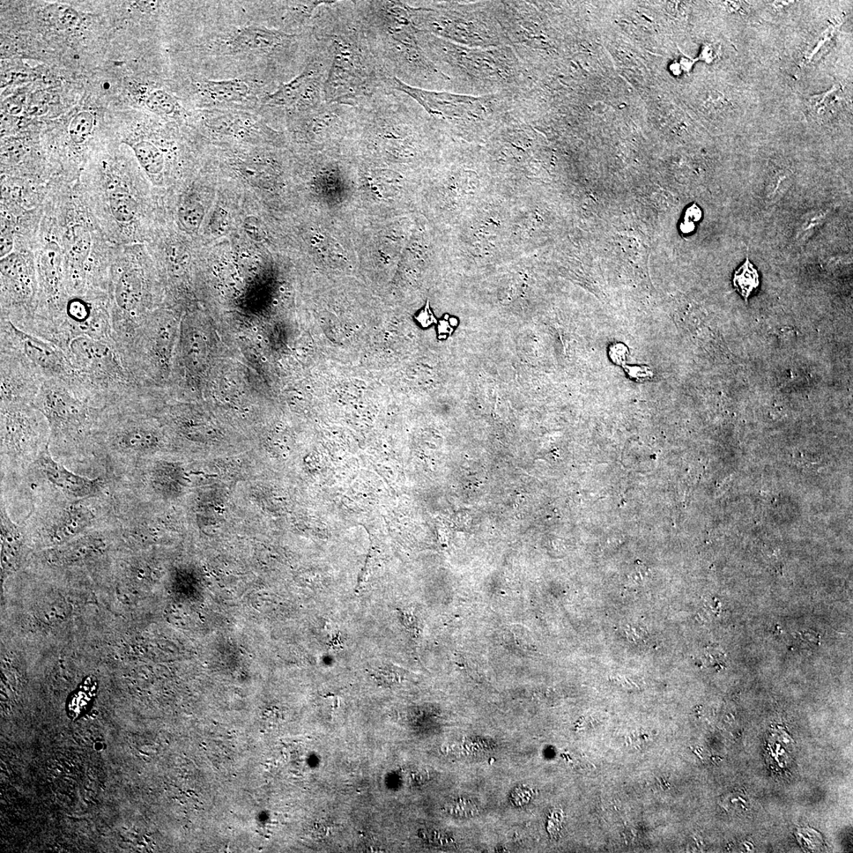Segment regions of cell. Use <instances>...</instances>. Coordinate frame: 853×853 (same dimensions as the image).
I'll return each instance as SVG.
<instances>
[{
  "mask_svg": "<svg viewBox=\"0 0 853 853\" xmlns=\"http://www.w3.org/2000/svg\"><path fill=\"white\" fill-rule=\"evenodd\" d=\"M241 174L252 182H261L270 179L273 173L269 163L261 159H251L241 163L239 166Z\"/></svg>",
  "mask_w": 853,
  "mask_h": 853,
  "instance_id": "cell-20",
  "label": "cell"
},
{
  "mask_svg": "<svg viewBox=\"0 0 853 853\" xmlns=\"http://www.w3.org/2000/svg\"><path fill=\"white\" fill-rule=\"evenodd\" d=\"M0 341L17 348L46 380H71L75 377L71 363L61 348L19 329L4 318L0 323Z\"/></svg>",
  "mask_w": 853,
  "mask_h": 853,
  "instance_id": "cell-6",
  "label": "cell"
},
{
  "mask_svg": "<svg viewBox=\"0 0 853 853\" xmlns=\"http://www.w3.org/2000/svg\"><path fill=\"white\" fill-rule=\"evenodd\" d=\"M257 339H258V340H263V337H262L261 335H257Z\"/></svg>",
  "mask_w": 853,
  "mask_h": 853,
  "instance_id": "cell-33",
  "label": "cell"
},
{
  "mask_svg": "<svg viewBox=\"0 0 853 853\" xmlns=\"http://www.w3.org/2000/svg\"><path fill=\"white\" fill-rule=\"evenodd\" d=\"M395 83L398 90L413 96L431 115L455 118H476L484 112V104L479 99L448 93L421 91L419 89L408 86L396 78Z\"/></svg>",
  "mask_w": 853,
  "mask_h": 853,
  "instance_id": "cell-10",
  "label": "cell"
},
{
  "mask_svg": "<svg viewBox=\"0 0 853 853\" xmlns=\"http://www.w3.org/2000/svg\"><path fill=\"white\" fill-rule=\"evenodd\" d=\"M145 105L152 113L162 116L175 115L180 108L173 96L161 90H156L148 94Z\"/></svg>",
  "mask_w": 853,
  "mask_h": 853,
  "instance_id": "cell-17",
  "label": "cell"
},
{
  "mask_svg": "<svg viewBox=\"0 0 853 853\" xmlns=\"http://www.w3.org/2000/svg\"><path fill=\"white\" fill-rule=\"evenodd\" d=\"M198 116L199 124L204 128L226 136H251L267 128L261 118L241 110L205 109Z\"/></svg>",
  "mask_w": 853,
  "mask_h": 853,
  "instance_id": "cell-11",
  "label": "cell"
},
{
  "mask_svg": "<svg viewBox=\"0 0 853 853\" xmlns=\"http://www.w3.org/2000/svg\"><path fill=\"white\" fill-rule=\"evenodd\" d=\"M357 33L339 36L335 41V55L329 78L325 84V96L333 101L365 95L380 84L374 61H369Z\"/></svg>",
  "mask_w": 853,
  "mask_h": 853,
  "instance_id": "cell-5",
  "label": "cell"
},
{
  "mask_svg": "<svg viewBox=\"0 0 853 853\" xmlns=\"http://www.w3.org/2000/svg\"><path fill=\"white\" fill-rule=\"evenodd\" d=\"M34 405L48 421L51 455L94 458V435L103 408L90 391L73 380H47Z\"/></svg>",
  "mask_w": 853,
  "mask_h": 853,
  "instance_id": "cell-1",
  "label": "cell"
},
{
  "mask_svg": "<svg viewBox=\"0 0 853 853\" xmlns=\"http://www.w3.org/2000/svg\"><path fill=\"white\" fill-rule=\"evenodd\" d=\"M610 357L617 365H624L626 361L628 350L622 344L614 345L610 348Z\"/></svg>",
  "mask_w": 853,
  "mask_h": 853,
  "instance_id": "cell-25",
  "label": "cell"
},
{
  "mask_svg": "<svg viewBox=\"0 0 853 853\" xmlns=\"http://www.w3.org/2000/svg\"><path fill=\"white\" fill-rule=\"evenodd\" d=\"M32 468L41 474L49 487L73 500L101 496L108 493L112 488V478L107 473L91 479L66 468L51 455L49 445L41 452Z\"/></svg>",
  "mask_w": 853,
  "mask_h": 853,
  "instance_id": "cell-8",
  "label": "cell"
},
{
  "mask_svg": "<svg viewBox=\"0 0 853 853\" xmlns=\"http://www.w3.org/2000/svg\"><path fill=\"white\" fill-rule=\"evenodd\" d=\"M735 291L743 298L746 303L752 293L759 287L760 277L757 269L747 255L745 261L735 272L732 278Z\"/></svg>",
  "mask_w": 853,
  "mask_h": 853,
  "instance_id": "cell-14",
  "label": "cell"
},
{
  "mask_svg": "<svg viewBox=\"0 0 853 853\" xmlns=\"http://www.w3.org/2000/svg\"><path fill=\"white\" fill-rule=\"evenodd\" d=\"M262 361H263V362H266V358H262Z\"/></svg>",
  "mask_w": 853,
  "mask_h": 853,
  "instance_id": "cell-35",
  "label": "cell"
},
{
  "mask_svg": "<svg viewBox=\"0 0 853 853\" xmlns=\"http://www.w3.org/2000/svg\"><path fill=\"white\" fill-rule=\"evenodd\" d=\"M34 498V509L24 525L27 535L47 543H62L115 521L111 491L92 498L73 500L53 488Z\"/></svg>",
  "mask_w": 853,
  "mask_h": 853,
  "instance_id": "cell-2",
  "label": "cell"
},
{
  "mask_svg": "<svg viewBox=\"0 0 853 853\" xmlns=\"http://www.w3.org/2000/svg\"><path fill=\"white\" fill-rule=\"evenodd\" d=\"M204 218V210L201 204L187 203L183 204L179 211L181 224L188 231L196 232L202 224Z\"/></svg>",
  "mask_w": 853,
  "mask_h": 853,
  "instance_id": "cell-22",
  "label": "cell"
},
{
  "mask_svg": "<svg viewBox=\"0 0 853 853\" xmlns=\"http://www.w3.org/2000/svg\"><path fill=\"white\" fill-rule=\"evenodd\" d=\"M839 92V89L834 86L824 94L812 96L808 102L812 116L821 118L832 114V110L840 102Z\"/></svg>",
  "mask_w": 853,
  "mask_h": 853,
  "instance_id": "cell-18",
  "label": "cell"
},
{
  "mask_svg": "<svg viewBox=\"0 0 853 853\" xmlns=\"http://www.w3.org/2000/svg\"><path fill=\"white\" fill-rule=\"evenodd\" d=\"M65 353L75 372L71 380L90 391L101 407L136 392V380L114 343L79 336L71 340Z\"/></svg>",
  "mask_w": 853,
  "mask_h": 853,
  "instance_id": "cell-3",
  "label": "cell"
},
{
  "mask_svg": "<svg viewBox=\"0 0 853 853\" xmlns=\"http://www.w3.org/2000/svg\"><path fill=\"white\" fill-rule=\"evenodd\" d=\"M2 480L24 478L49 445L48 421L34 405H0Z\"/></svg>",
  "mask_w": 853,
  "mask_h": 853,
  "instance_id": "cell-4",
  "label": "cell"
},
{
  "mask_svg": "<svg viewBox=\"0 0 853 853\" xmlns=\"http://www.w3.org/2000/svg\"><path fill=\"white\" fill-rule=\"evenodd\" d=\"M3 105L6 112L11 115H17L21 113L22 109L21 102L17 98L7 99L4 101Z\"/></svg>",
  "mask_w": 853,
  "mask_h": 853,
  "instance_id": "cell-29",
  "label": "cell"
},
{
  "mask_svg": "<svg viewBox=\"0 0 853 853\" xmlns=\"http://www.w3.org/2000/svg\"><path fill=\"white\" fill-rule=\"evenodd\" d=\"M375 677L381 684L390 685L398 682L400 676L398 670H394L393 667H385V669L378 670Z\"/></svg>",
  "mask_w": 853,
  "mask_h": 853,
  "instance_id": "cell-24",
  "label": "cell"
},
{
  "mask_svg": "<svg viewBox=\"0 0 853 853\" xmlns=\"http://www.w3.org/2000/svg\"><path fill=\"white\" fill-rule=\"evenodd\" d=\"M140 165L148 173L156 175L162 172L165 158L157 146L148 141H140L133 146Z\"/></svg>",
  "mask_w": 853,
  "mask_h": 853,
  "instance_id": "cell-15",
  "label": "cell"
},
{
  "mask_svg": "<svg viewBox=\"0 0 853 853\" xmlns=\"http://www.w3.org/2000/svg\"><path fill=\"white\" fill-rule=\"evenodd\" d=\"M253 331H254V332H256V333H257V332H258V329H257L256 328H253Z\"/></svg>",
  "mask_w": 853,
  "mask_h": 853,
  "instance_id": "cell-34",
  "label": "cell"
},
{
  "mask_svg": "<svg viewBox=\"0 0 853 853\" xmlns=\"http://www.w3.org/2000/svg\"><path fill=\"white\" fill-rule=\"evenodd\" d=\"M402 620L403 625L409 630H413L417 627V621L414 615L410 612H402Z\"/></svg>",
  "mask_w": 853,
  "mask_h": 853,
  "instance_id": "cell-30",
  "label": "cell"
},
{
  "mask_svg": "<svg viewBox=\"0 0 853 853\" xmlns=\"http://www.w3.org/2000/svg\"><path fill=\"white\" fill-rule=\"evenodd\" d=\"M200 99L206 106H243L253 100V87L241 79H202L195 86Z\"/></svg>",
  "mask_w": 853,
  "mask_h": 853,
  "instance_id": "cell-12",
  "label": "cell"
},
{
  "mask_svg": "<svg viewBox=\"0 0 853 853\" xmlns=\"http://www.w3.org/2000/svg\"><path fill=\"white\" fill-rule=\"evenodd\" d=\"M265 343H268V340L266 339V340H265Z\"/></svg>",
  "mask_w": 853,
  "mask_h": 853,
  "instance_id": "cell-36",
  "label": "cell"
},
{
  "mask_svg": "<svg viewBox=\"0 0 853 853\" xmlns=\"http://www.w3.org/2000/svg\"><path fill=\"white\" fill-rule=\"evenodd\" d=\"M628 375L637 381H643L647 380V378H652V373L648 368L640 367H626L625 368Z\"/></svg>",
  "mask_w": 853,
  "mask_h": 853,
  "instance_id": "cell-28",
  "label": "cell"
},
{
  "mask_svg": "<svg viewBox=\"0 0 853 853\" xmlns=\"http://www.w3.org/2000/svg\"><path fill=\"white\" fill-rule=\"evenodd\" d=\"M0 403L34 405L46 380L17 348L0 341Z\"/></svg>",
  "mask_w": 853,
  "mask_h": 853,
  "instance_id": "cell-7",
  "label": "cell"
},
{
  "mask_svg": "<svg viewBox=\"0 0 853 853\" xmlns=\"http://www.w3.org/2000/svg\"><path fill=\"white\" fill-rule=\"evenodd\" d=\"M720 53V48L715 44H705L700 59L702 61L711 63L718 57Z\"/></svg>",
  "mask_w": 853,
  "mask_h": 853,
  "instance_id": "cell-26",
  "label": "cell"
},
{
  "mask_svg": "<svg viewBox=\"0 0 853 853\" xmlns=\"http://www.w3.org/2000/svg\"><path fill=\"white\" fill-rule=\"evenodd\" d=\"M191 390H192V391H195V390H196V389H195V388H191Z\"/></svg>",
  "mask_w": 853,
  "mask_h": 853,
  "instance_id": "cell-37",
  "label": "cell"
},
{
  "mask_svg": "<svg viewBox=\"0 0 853 853\" xmlns=\"http://www.w3.org/2000/svg\"><path fill=\"white\" fill-rule=\"evenodd\" d=\"M94 125L93 115L88 112L78 114L70 124L69 133L74 143L81 144L91 135Z\"/></svg>",
  "mask_w": 853,
  "mask_h": 853,
  "instance_id": "cell-21",
  "label": "cell"
},
{
  "mask_svg": "<svg viewBox=\"0 0 853 853\" xmlns=\"http://www.w3.org/2000/svg\"><path fill=\"white\" fill-rule=\"evenodd\" d=\"M701 216H702V213H701V211L700 210L699 207L694 206H692L691 208H689L687 210V211L686 213V216H685V218L687 220L685 221L690 222V223H693V221H700L701 218Z\"/></svg>",
  "mask_w": 853,
  "mask_h": 853,
  "instance_id": "cell-31",
  "label": "cell"
},
{
  "mask_svg": "<svg viewBox=\"0 0 853 853\" xmlns=\"http://www.w3.org/2000/svg\"><path fill=\"white\" fill-rule=\"evenodd\" d=\"M0 516H1L3 567L5 570H9L13 565H17L19 562L21 548L27 533L24 525H20L13 522L6 507V502L2 497Z\"/></svg>",
  "mask_w": 853,
  "mask_h": 853,
  "instance_id": "cell-13",
  "label": "cell"
},
{
  "mask_svg": "<svg viewBox=\"0 0 853 853\" xmlns=\"http://www.w3.org/2000/svg\"><path fill=\"white\" fill-rule=\"evenodd\" d=\"M71 253L74 261L83 264L90 254L91 248V237L88 230L81 226H74L71 229Z\"/></svg>",
  "mask_w": 853,
  "mask_h": 853,
  "instance_id": "cell-19",
  "label": "cell"
},
{
  "mask_svg": "<svg viewBox=\"0 0 853 853\" xmlns=\"http://www.w3.org/2000/svg\"><path fill=\"white\" fill-rule=\"evenodd\" d=\"M293 36L261 25H248L236 29L222 39L218 46L219 54L230 56L271 54L284 48Z\"/></svg>",
  "mask_w": 853,
  "mask_h": 853,
  "instance_id": "cell-9",
  "label": "cell"
},
{
  "mask_svg": "<svg viewBox=\"0 0 853 853\" xmlns=\"http://www.w3.org/2000/svg\"><path fill=\"white\" fill-rule=\"evenodd\" d=\"M1 238H0V257L1 259L11 254L14 241L10 227L6 225L5 220L1 221Z\"/></svg>",
  "mask_w": 853,
  "mask_h": 853,
  "instance_id": "cell-23",
  "label": "cell"
},
{
  "mask_svg": "<svg viewBox=\"0 0 853 853\" xmlns=\"http://www.w3.org/2000/svg\"><path fill=\"white\" fill-rule=\"evenodd\" d=\"M109 204L111 211L118 221L129 222L136 216V201L127 192L116 191L111 193Z\"/></svg>",
  "mask_w": 853,
  "mask_h": 853,
  "instance_id": "cell-16",
  "label": "cell"
},
{
  "mask_svg": "<svg viewBox=\"0 0 853 853\" xmlns=\"http://www.w3.org/2000/svg\"><path fill=\"white\" fill-rule=\"evenodd\" d=\"M244 228L252 239L257 241L262 239L263 235L261 227L258 226V221L257 218H250L246 221Z\"/></svg>",
  "mask_w": 853,
  "mask_h": 853,
  "instance_id": "cell-27",
  "label": "cell"
},
{
  "mask_svg": "<svg viewBox=\"0 0 853 853\" xmlns=\"http://www.w3.org/2000/svg\"><path fill=\"white\" fill-rule=\"evenodd\" d=\"M46 106L42 102H34L28 108V113L31 115H41L46 112Z\"/></svg>",
  "mask_w": 853,
  "mask_h": 853,
  "instance_id": "cell-32",
  "label": "cell"
}]
</instances>
